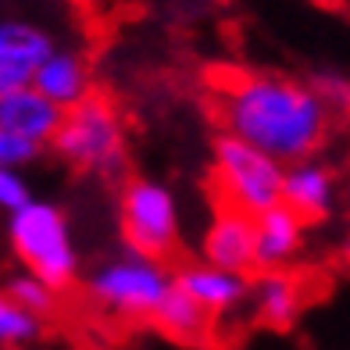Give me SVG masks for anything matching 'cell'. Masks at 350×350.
<instances>
[{"label":"cell","instance_id":"6da1fadb","mask_svg":"<svg viewBox=\"0 0 350 350\" xmlns=\"http://www.w3.org/2000/svg\"><path fill=\"white\" fill-rule=\"evenodd\" d=\"M215 118L221 133L240 136L279 165L318 157L336 122L311 79L272 68L232 72L221 79L215 86Z\"/></svg>","mask_w":350,"mask_h":350},{"label":"cell","instance_id":"7a4b0ae2","mask_svg":"<svg viewBox=\"0 0 350 350\" xmlns=\"http://www.w3.org/2000/svg\"><path fill=\"white\" fill-rule=\"evenodd\" d=\"M172 290V268L161 258H147L129 247L100 258L83 279L86 300L100 314L118 318V322H154Z\"/></svg>","mask_w":350,"mask_h":350},{"label":"cell","instance_id":"3957f363","mask_svg":"<svg viewBox=\"0 0 350 350\" xmlns=\"http://www.w3.org/2000/svg\"><path fill=\"white\" fill-rule=\"evenodd\" d=\"M4 240L18 268L46 279L54 290H68L79 279L83 254L75 243L72 218L61 204L36 197L4 218Z\"/></svg>","mask_w":350,"mask_h":350},{"label":"cell","instance_id":"277c9868","mask_svg":"<svg viewBox=\"0 0 350 350\" xmlns=\"http://www.w3.org/2000/svg\"><path fill=\"white\" fill-rule=\"evenodd\" d=\"M51 154L75 175H86L97 183H125L129 139H125V122L118 107L100 93H93L83 104L65 111Z\"/></svg>","mask_w":350,"mask_h":350},{"label":"cell","instance_id":"5b68a950","mask_svg":"<svg viewBox=\"0 0 350 350\" xmlns=\"http://www.w3.org/2000/svg\"><path fill=\"white\" fill-rule=\"evenodd\" d=\"M282 179L286 165L265 150L250 147L232 133H215L211 139V183L215 197L226 208H236L250 218L272 211L282 204Z\"/></svg>","mask_w":350,"mask_h":350},{"label":"cell","instance_id":"8992f818","mask_svg":"<svg viewBox=\"0 0 350 350\" xmlns=\"http://www.w3.org/2000/svg\"><path fill=\"white\" fill-rule=\"evenodd\" d=\"M115 215H118L122 247L161 261H168L179 250L183 215H179V200L165 183L147 179V175H129L118 186Z\"/></svg>","mask_w":350,"mask_h":350},{"label":"cell","instance_id":"52a82bcc","mask_svg":"<svg viewBox=\"0 0 350 350\" xmlns=\"http://www.w3.org/2000/svg\"><path fill=\"white\" fill-rule=\"evenodd\" d=\"M54 51L57 40L51 36V29L18 14L4 18L0 22V93L33 86Z\"/></svg>","mask_w":350,"mask_h":350},{"label":"cell","instance_id":"ba28073f","mask_svg":"<svg viewBox=\"0 0 350 350\" xmlns=\"http://www.w3.org/2000/svg\"><path fill=\"white\" fill-rule=\"evenodd\" d=\"M200 261H208L215 268H229L240 275H254L258 272V247H254V218L218 204L211 221L200 232L197 243Z\"/></svg>","mask_w":350,"mask_h":350},{"label":"cell","instance_id":"9c48e42d","mask_svg":"<svg viewBox=\"0 0 350 350\" xmlns=\"http://www.w3.org/2000/svg\"><path fill=\"white\" fill-rule=\"evenodd\" d=\"M175 286H179L186 297H193L215 322L218 318L240 314L250 304V275L229 272V268H215L208 261L179 265L175 268Z\"/></svg>","mask_w":350,"mask_h":350},{"label":"cell","instance_id":"30bf717a","mask_svg":"<svg viewBox=\"0 0 350 350\" xmlns=\"http://www.w3.org/2000/svg\"><path fill=\"white\" fill-rule=\"evenodd\" d=\"M336 197H340V183L322 157H308V161L286 165V179H282V204L290 211H297L308 221H325L336 211Z\"/></svg>","mask_w":350,"mask_h":350},{"label":"cell","instance_id":"8fae6325","mask_svg":"<svg viewBox=\"0 0 350 350\" xmlns=\"http://www.w3.org/2000/svg\"><path fill=\"white\" fill-rule=\"evenodd\" d=\"M304 308V290H300V279L290 268H279V272H254L250 275V318L261 329L272 332H290L300 318Z\"/></svg>","mask_w":350,"mask_h":350},{"label":"cell","instance_id":"7c38bea8","mask_svg":"<svg viewBox=\"0 0 350 350\" xmlns=\"http://www.w3.org/2000/svg\"><path fill=\"white\" fill-rule=\"evenodd\" d=\"M308 243V221L286 204L254 218V247H258V272L290 268Z\"/></svg>","mask_w":350,"mask_h":350},{"label":"cell","instance_id":"4fadbf2b","mask_svg":"<svg viewBox=\"0 0 350 350\" xmlns=\"http://www.w3.org/2000/svg\"><path fill=\"white\" fill-rule=\"evenodd\" d=\"M61 122H65V111L54 100H46L36 86L0 93V129L22 133V136L40 139L51 147L54 136L61 133Z\"/></svg>","mask_w":350,"mask_h":350},{"label":"cell","instance_id":"5bb4252c","mask_svg":"<svg viewBox=\"0 0 350 350\" xmlns=\"http://www.w3.org/2000/svg\"><path fill=\"white\" fill-rule=\"evenodd\" d=\"M33 86L46 100H54L61 111H72L75 104L93 97V68H90V61L79 46H57V51L46 57V65L40 68Z\"/></svg>","mask_w":350,"mask_h":350},{"label":"cell","instance_id":"9a60e30c","mask_svg":"<svg viewBox=\"0 0 350 350\" xmlns=\"http://www.w3.org/2000/svg\"><path fill=\"white\" fill-rule=\"evenodd\" d=\"M161 336H168L172 343H183V347H204L211 340V329H215V318L204 311L193 297H186L179 286L168 293V300L161 304V311L154 314L150 322Z\"/></svg>","mask_w":350,"mask_h":350},{"label":"cell","instance_id":"2e32d148","mask_svg":"<svg viewBox=\"0 0 350 350\" xmlns=\"http://www.w3.org/2000/svg\"><path fill=\"white\" fill-rule=\"evenodd\" d=\"M46 336V318L14 300L0 297V347L4 350H33Z\"/></svg>","mask_w":350,"mask_h":350},{"label":"cell","instance_id":"e0dca14e","mask_svg":"<svg viewBox=\"0 0 350 350\" xmlns=\"http://www.w3.org/2000/svg\"><path fill=\"white\" fill-rule=\"evenodd\" d=\"M4 297L14 300V304H22L29 311H36L43 318H51L61 304V290H54L46 279L25 272V268H14V272L4 279Z\"/></svg>","mask_w":350,"mask_h":350},{"label":"cell","instance_id":"ac0fdd59","mask_svg":"<svg viewBox=\"0 0 350 350\" xmlns=\"http://www.w3.org/2000/svg\"><path fill=\"white\" fill-rule=\"evenodd\" d=\"M46 154H51V147H46V143L29 139V136H22V133L0 129V168H18V172H25V168L40 165Z\"/></svg>","mask_w":350,"mask_h":350},{"label":"cell","instance_id":"d6986e66","mask_svg":"<svg viewBox=\"0 0 350 350\" xmlns=\"http://www.w3.org/2000/svg\"><path fill=\"white\" fill-rule=\"evenodd\" d=\"M311 83L318 90V97L325 100V107L336 118H350V75L336 68H322L311 75Z\"/></svg>","mask_w":350,"mask_h":350},{"label":"cell","instance_id":"ffe728a7","mask_svg":"<svg viewBox=\"0 0 350 350\" xmlns=\"http://www.w3.org/2000/svg\"><path fill=\"white\" fill-rule=\"evenodd\" d=\"M29 200H36V193H33V186H29L25 172H18V168H0V208H4V215L25 208Z\"/></svg>","mask_w":350,"mask_h":350},{"label":"cell","instance_id":"44dd1931","mask_svg":"<svg viewBox=\"0 0 350 350\" xmlns=\"http://www.w3.org/2000/svg\"><path fill=\"white\" fill-rule=\"evenodd\" d=\"M314 4H325V8H350V0H314Z\"/></svg>","mask_w":350,"mask_h":350},{"label":"cell","instance_id":"7402d4cb","mask_svg":"<svg viewBox=\"0 0 350 350\" xmlns=\"http://www.w3.org/2000/svg\"><path fill=\"white\" fill-rule=\"evenodd\" d=\"M340 254H343V261L350 265V236H347V240H343V247H340Z\"/></svg>","mask_w":350,"mask_h":350},{"label":"cell","instance_id":"603a6c76","mask_svg":"<svg viewBox=\"0 0 350 350\" xmlns=\"http://www.w3.org/2000/svg\"><path fill=\"white\" fill-rule=\"evenodd\" d=\"M33 350H43V347H33Z\"/></svg>","mask_w":350,"mask_h":350}]
</instances>
